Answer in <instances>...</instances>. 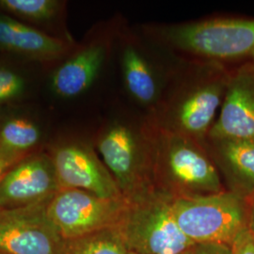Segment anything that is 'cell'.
<instances>
[{"mask_svg": "<svg viewBox=\"0 0 254 254\" xmlns=\"http://www.w3.org/2000/svg\"><path fill=\"white\" fill-rule=\"evenodd\" d=\"M24 80L17 73L0 69V103L10 100L24 90Z\"/></svg>", "mask_w": 254, "mask_h": 254, "instance_id": "d6986e66", "label": "cell"}, {"mask_svg": "<svg viewBox=\"0 0 254 254\" xmlns=\"http://www.w3.org/2000/svg\"><path fill=\"white\" fill-rule=\"evenodd\" d=\"M61 3L56 0H0V8L23 18L46 21L55 16Z\"/></svg>", "mask_w": 254, "mask_h": 254, "instance_id": "ac0fdd59", "label": "cell"}, {"mask_svg": "<svg viewBox=\"0 0 254 254\" xmlns=\"http://www.w3.org/2000/svg\"><path fill=\"white\" fill-rule=\"evenodd\" d=\"M233 254H254V235L249 229L241 233L232 245Z\"/></svg>", "mask_w": 254, "mask_h": 254, "instance_id": "ffe728a7", "label": "cell"}, {"mask_svg": "<svg viewBox=\"0 0 254 254\" xmlns=\"http://www.w3.org/2000/svg\"><path fill=\"white\" fill-rule=\"evenodd\" d=\"M249 61H250V62L254 65V54L252 56V58H251Z\"/></svg>", "mask_w": 254, "mask_h": 254, "instance_id": "cb8c5ba5", "label": "cell"}, {"mask_svg": "<svg viewBox=\"0 0 254 254\" xmlns=\"http://www.w3.org/2000/svg\"><path fill=\"white\" fill-rule=\"evenodd\" d=\"M184 254H233L230 246L214 243L194 244Z\"/></svg>", "mask_w": 254, "mask_h": 254, "instance_id": "44dd1931", "label": "cell"}, {"mask_svg": "<svg viewBox=\"0 0 254 254\" xmlns=\"http://www.w3.org/2000/svg\"><path fill=\"white\" fill-rule=\"evenodd\" d=\"M173 212L183 234L195 244L232 247L248 230L249 200L231 191L173 200Z\"/></svg>", "mask_w": 254, "mask_h": 254, "instance_id": "5b68a950", "label": "cell"}, {"mask_svg": "<svg viewBox=\"0 0 254 254\" xmlns=\"http://www.w3.org/2000/svg\"><path fill=\"white\" fill-rule=\"evenodd\" d=\"M40 140L39 127L27 119H9L0 127V145L15 155L27 157L33 154Z\"/></svg>", "mask_w": 254, "mask_h": 254, "instance_id": "2e32d148", "label": "cell"}, {"mask_svg": "<svg viewBox=\"0 0 254 254\" xmlns=\"http://www.w3.org/2000/svg\"><path fill=\"white\" fill-rule=\"evenodd\" d=\"M122 68L128 93L150 113L158 104L165 88L154 65L136 44L128 43L123 50Z\"/></svg>", "mask_w": 254, "mask_h": 254, "instance_id": "5bb4252c", "label": "cell"}, {"mask_svg": "<svg viewBox=\"0 0 254 254\" xmlns=\"http://www.w3.org/2000/svg\"><path fill=\"white\" fill-rule=\"evenodd\" d=\"M51 199L0 209V254H64L65 240L48 216Z\"/></svg>", "mask_w": 254, "mask_h": 254, "instance_id": "ba28073f", "label": "cell"}, {"mask_svg": "<svg viewBox=\"0 0 254 254\" xmlns=\"http://www.w3.org/2000/svg\"><path fill=\"white\" fill-rule=\"evenodd\" d=\"M25 158L26 157L9 153L0 145V183L16 164Z\"/></svg>", "mask_w": 254, "mask_h": 254, "instance_id": "7402d4cb", "label": "cell"}, {"mask_svg": "<svg viewBox=\"0 0 254 254\" xmlns=\"http://www.w3.org/2000/svg\"><path fill=\"white\" fill-rule=\"evenodd\" d=\"M250 203V210H249V224L248 229L249 231L254 235V198L249 201Z\"/></svg>", "mask_w": 254, "mask_h": 254, "instance_id": "603a6c76", "label": "cell"}, {"mask_svg": "<svg viewBox=\"0 0 254 254\" xmlns=\"http://www.w3.org/2000/svg\"><path fill=\"white\" fill-rule=\"evenodd\" d=\"M0 47L37 60H53L68 50L64 40L8 17H0Z\"/></svg>", "mask_w": 254, "mask_h": 254, "instance_id": "9a60e30c", "label": "cell"}, {"mask_svg": "<svg viewBox=\"0 0 254 254\" xmlns=\"http://www.w3.org/2000/svg\"><path fill=\"white\" fill-rule=\"evenodd\" d=\"M228 191L254 198V139L206 137L203 142Z\"/></svg>", "mask_w": 254, "mask_h": 254, "instance_id": "7c38bea8", "label": "cell"}, {"mask_svg": "<svg viewBox=\"0 0 254 254\" xmlns=\"http://www.w3.org/2000/svg\"><path fill=\"white\" fill-rule=\"evenodd\" d=\"M156 128L149 119L115 122L99 136L102 161L127 201L142 199L155 190Z\"/></svg>", "mask_w": 254, "mask_h": 254, "instance_id": "7a4b0ae2", "label": "cell"}, {"mask_svg": "<svg viewBox=\"0 0 254 254\" xmlns=\"http://www.w3.org/2000/svg\"><path fill=\"white\" fill-rule=\"evenodd\" d=\"M107 53L108 47L103 43L83 47L55 72V92L61 97L73 98L87 91L100 73Z\"/></svg>", "mask_w": 254, "mask_h": 254, "instance_id": "4fadbf2b", "label": "cell"}, {"mask_svg": "<svg viewBox=\"0 0 254 254\" xmlns=\"http://www.w3.org/2000/svg\"><path fill=\"white\" fill-rule=\"evenodd\" d=\"M172 203L173 199L158 191L128 201L116 227L129 253L183 254L195 244L178 227Z\"/></svg>", "mask_w": 254, "mask_h": 254, "instance_id": "8992f818", "label": "cell"}, {"mask_svg": "<svg viewBox=\"0 0 254 254\" xmlns=\"http://www.w3.org/2000/svg\"><path fill=\"white\" fill-rule=\"evenodd\" d=\"M158 36L167 46L200 61L224 64L254 54V18H216L166 26Z\"/></svg>", "mask_w": 254, "mask_h": 254, "instance_id": "277c9868", "label": "cell"}, {"mask_svg": "<svg viewBox=\"0 0 254 254\" xmlns=\"http://www.w3.org/2000/svg\"><path fill=\"white\" fill-rule=\"evenodd\" d=\"M60 190L52 157L33 154L16 164L0 183V209L51 199Z\"/></svg>", "mask_w": 254, "mask_h": 254, "instance_id": "30bf717a", "label": "cell"}, {"mask_svg": "<svg viewBox=\"0 0 254 254\" xmlns=\"http://www.w3.org/2000/svg\"><path fill=\"white\" fill-rule=\"evenodd\" d=\"M129 254H131V253H129Z\"/></svg>", "mask_w": 254, "mask_h": 254, "instance_id": "d4e9b609", "label": "cell"}, {"mask_svg": "<svg viewBox=\"0 0 254 254\" xmlns=\"http://www.w3.org/2000/svg\"><path fill=\"white\" fill-rule=\"evenodd\" d=\"M127 203L126 199H106L87 191L62 189L51 198L47 212L67 241L116 227Z\"/></svg>", "mask_w": 254, "mask_h": 254, "instance_id": "52a82bcc", "label": "cell"}, {"mask_svg": "<svg viewBox=\"0 0 254 254\" xmlns=\"http://www.w3.org/2000/svg\"><path fill=\"white\" fill-rule=\"evenodd\" d=\"M155 128V190L173 200L227 190L203 143Z\"/></svg>", "mask_w": 254, "mask_h": 254, "instance_id": "3957f363", "label": "cell"}, {"mask_svg": "<svg viewBox=\"0 0 254 254\" xmlns=\"http://www.w3.org/2000/svg\"><path fill=\"white\" fill-rule=\"evenodd\" d=\"M181 72L164 88L147 118L161 130L203 143L218 118L231 71L224 64L198 60Z\"/></svg>", "mask_w": 254, "mask_h": 254, "instance_id": "6da1fadb", "label": "cell"}, {"mask_svg": "<svg viewBox=\"0 0 254 254\" xmlns=\"http://www.w3.org/2000/svg\"><path fill=\"white\" fill-rule=\"evenodd\" d=\"M64 254H129L117 227L67 240Z\"/></svg>", "mask_w": 254, "mask_h": 254, "instance_id": "e0dca14e", "label": "cell"}, {"mask_svg": "<svg viewBox=\"0 0 254 254\" xmlns=\"http://www.w3.org/2000/svg\"><path fill=\"white\" fill-rule=\"evenodd\" d=\"M51 157L60 190H80L106 199H125L108 168L90 146H61Z\"/></svg>", "mask_w": 254, "mask_h": 254, "instance_id": "9c48e42d", "label": "cell"}, {"mask_svg": "<svg viewBox=\"0 0 254 254\" xmlns=\"http://www.w3.org/2000/svg\"><path fill=\"white\" fill-rule=\"evenodd\" d=\"M207 137L254 139V65L250 61L231 72L221 109Z\"/></svg>", "mask_w": 254, "mask_h": 254, "instance_id": "8fae6325", "label": "cell"}]
</instances>
